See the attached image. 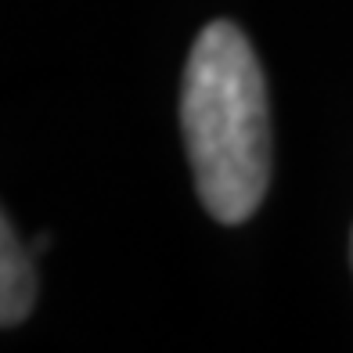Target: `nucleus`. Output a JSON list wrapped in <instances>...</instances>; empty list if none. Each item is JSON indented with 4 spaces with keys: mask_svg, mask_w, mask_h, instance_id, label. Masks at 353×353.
<instances>
[{
    "mask_svg": "<svg viewBox=\"0 0 353 353\" xmlns=\"http://www.w3.org/2000/svg\"><path fill=\"white\" fill-rule=\"evenodd\" d=\"M181 126L210 216L249 220L270 184V108L260 61L231 22H210L191 47Z\"/></svg>",
    "mask_w": 353,
    "mask_h": 353,
    "instance_id": "f257e3e1",
    "label": "nucleus"
},
{
    "mask_svg": "<svg viewBox=\"0 0 353 353\" xmlns=\"http://www.w3.org/2000/svg\"><path fill=\"white\" fill-rule=\"evenodd\" d=\"M4 252H0V321L4 328L26 321V314L33 310L37 299V274H33V260H29V249L19 242L14 234V223L4 216Z\"/></svg>",
    "mask_w": 353,
    "mask_h": 353,
    "instance_id": "f03ea898",
    "label": "nucleus"
}]
</instances>
